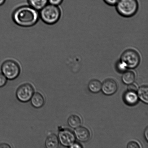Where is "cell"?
I'll use <instances>...</instances> for the list:
<instances>
[{
  "label": "cell",
  "instance_id": "obj_1",
  "mask_svg": "<svg viewBox=\"0 0 148 148\" xmlns=\"http://www.w3.org/2000/svg\"><path fill=\"white\" fill-rule=\"evenodd\" d=\"M39 18L38 11L30 5L18 7L12 14V19L14 23L23 27H32L38 22Z\"/></svg>",
  "mask_w": 148,
  "mask_h": 148
},
{
  "label": "cell",
  "instance_id": "obj_2",
  "mask_svg": "<svg viewBox=\"0 0 148 148\" xmlns=\"http://www.w3.org/2000/svg\"><path fill=\"white\" fill-rule=\"evenodd\" d=\"M40 17L46 24L52 25L57 23L61 16V11L58 6L49 4L40 10Z\"/></svg>",
  "mask_w": 148,
  "mask_h": 148
},
{
  "label": "cell",
  "instance_id": "obj_3",
  "mask_svg": "<svg viewBox=\"0 0 148 148\" xmlns=\"http://www.w3.org/2000/svg\"><path fill=\"white\" fill-rule=\"evenodd\" d=\"M115 5L117 13L121 16L126 18L134 16L139 9L137 0H119Z\"/></svg>",
  "mask_w": 148,
  "mask_h": 148
},
{
  "label": "cell",
  "instance_id": "obj_4",
  "mask_svg": "<svg viewBox=\"0 0 148 148\" xmlns=\"http://www.w3.org/2000/svg\"><path fill=\"white\" fill-rule=\"evenodd\" d=\"M141 58L137 50L132 49L124 51L120 57V60L127 69H134L140 64Z\"/></svg>",
  "mask_w": 148,
  "mask_h": 148
},
{
  "label": "cell",
  "instance_id": "obj_5",
  "mask_svg": "<svg viewBox=\"0 0 148 148\" xmlns=\"http://www.w3.org/2000/svg\"><path fill=\"white\" fill-rule=\"evenodd\" d=\"M1 72L8 80H14L19 76L21 69L19 65L14 60H8L1 65Z\"/></svg>",
  "mask_w": 148,
  "mask_h": 148
},
{
  "label": "cell",
  "instance_id": "obj_6",
  "mask_svg": "<svg viewBox=\"0 0 148 148\" xmlns=\"http://www.w3.org/2000/svg\"><path fill=\"white\" fill-rule=\"evenodd\" d=\"M34 93L33 86L29 83H25L20 85L16 92L17 99L21 103H27L30 101Z\"/></svg>",
  "mask_w": 148,
  "mask_h": 148
},
{
  "label": "cell",
  "instance_id": "obj_7",
  "mask_svg": "<svg viewBox=\"0 0 148 148\" xmlns=\"http://www.w3.org/2000/svg\"><path fill=\"white\" fill-rule=\"evenodd\" d=\"M58 136L59 143L65 147H70L75 141V134L69 129H60Z\"/></svg>",
  "mask_w": 148,
  "mask_h": 148
},
{
  "label": "cell",
  "instance_id": "obj_8",
  "mask_svg": "<svg viewBox=\"0 0 148 148\" xmlns=\"http://www.w3.org/2000/svg\"><path fill=\"white\" fill-rule=\"evenodd\" d=\"M118 86L116 82L114 79H108L103 82L101 89L103 94L107 95H113L116 92Z\"/></svg>",
  "mask_w": 148,
  "mask_h": 148
},
{
  "label": "cell",
  "instance_id": "obj_9",
  "mask_svg": "<svg viewBox=\"0 0 148 148\" xmlns=\"http://www.w3.org/2000/svg\"><path fill=\"white\" fill-rule=\"evenodd\" d=\"M74 134L75 138L79 141L84 143L88 141L91 138V134L89 130L85 127L81 126L75 128Z\"/></svg>",
  "mask_w": 148,
  "mask_h": 148
},
{
  "label": "cell",
  "instance_id": "obj_10",
  "mask_svg": "<svg viewBox=\"0 0 148 148\" xmlns=\"http://www.w3.org/2000/svg\"><path fill=\"white\" fill-rule=\"evenodd\" d=\"M30 101L34 108L39 109L42 108L45 104V99L43 95L38 92H34Z\"/></svg>",
  "mask_w": 148,
  "mask_h": 148
},
{
  "label": "cell",
  "instance_id": "obj_11",
  "mask_svg": "<svg viewBox=\"0 0 148 148\" xmlns=\"http://www.w3.org/2000/svg\"><path fill=\"white\" fill-rule=\"evenodd\" d=\"M59 144L58 136L54 133L49 134L45 141V146L47 148H57Z\"/></svg>",
  "mask_w": 148,
  "mask_h": 148
},
{
  "label": "cell",
  "instance_id": "obj_12",
  "mask_svg": "<svg viewBox=\"0 0 148 148\" xmlns=\"http://www.w3.org/2000/svg\"><path fill=\"white\" fill-rule=\"evenodd\" d=\"M124 99L127 105L133 106L137 103L138 97L136 92L127 91L124 94Z\"/></svg>",
  "mask_w": 148,
  "mask_h": 148
},
{
  "label": "cell",
  "instance_id": "obj_13",
  "mask_svg": "<svg viewBox=\"0 0 148 148\" xmlns=\"http://www.w3.org/2000/svg\"><path fill=\"white\" fill-rule=\"evenodd\" d=\"M29 5L37 11H40L47 5L48 0H27Z\"/></svg>",
  "mask_w": 148,
  "mask_h": 148
},
{
  "label": "cell",
  "instance_id": "obj_14",
  "mask_svg": "<svg viewBox=\"0 0 148 148\" xmlns=\"http://www.w3.org/2000/svg\"><path fill=\"white\" fill-rule=\"evenodd\" d=\"M137 95L138 98L143 102L148 103V88L147 86H143L137 90Z\"/></svg>",
  "mask_w": 148,
  "mask_h": 148
},
{
  "label": "cell",
  "instance_id": "obj_15",
  "mask_svg": "<svg viewBox=\"0 0 148 148\" xmlns=\"http://www.w3.org/2000/svg\"><path fill=\"white\" fill-rule=\"evenodd\" d=\"M135 74L132 71H127L124 72L122 76V80L126 85L133 83L135 79Z\"/></svg>",
  "mask_w": 148,
  "mask_h": 148
},
{
  "label": "cell",
  "instance_id": "obj_16",
  "mask_svg": "<svg viewBox=\"0 0 148 148\" xmlns=\"http://www.w3.org/2000/svg\"><path fill=\"white\" fill-rule=\"evenodd\" d=\"M67 123L69 127L75 129L81 126V120L78 116L73 114L70 116L68 118Z\"/></svg>",
  "mask_w": 148,
  "mask_h": 148
},
{
  "label": "cell",
  "instance_id": "obj_17",
  "mask_svg": "<svg viewBox=\"0 0 148 148\" xmlns=\"http://www.w3.org/2000/svg\"><path fill=\"white\" fill-rule=\"evenodd\" d=\"M101 83L97 79H93L89 82L88 84V88L91 92L97 93L101 90Z\"/></svg>",
  "mask_w": 148,
  "mask_h": 148
},
{
  "label": "cell",
  "instance_id": "obj_18",
  "mask_svg": "<svg viewBox=\"0 0 148 148\" xmlns=\"http://www.w3.org/2000/svg\"><path fill=\"white\" fill-rule=\"evenodd\" d=\"M116 68L117 70L120 72H125L127 69L124 64L120 60L118 61L116 64Z\"/></svg>",
  "mask_w": 148,
  "mask_h": 148
},
{
  "label": "cell",
  "instance_id": "obj_19",
  "mask_svg": "<svg viewBox=\"0 0 148 148\" xmlns=\"http://www.w3.org/2000/svg\"><path fill=\"white\" fill-rule=\"evenodd\" d=\"M8 79L2 73H0V88H2L6 85Z\"/></svg>",
  "mask_w": 148,
  "mask_h": 148
},
{
  "label": "cell",
  "instance_id": "obj_20",
  "mask_svg": "<svg viewBox=\"0 0 148 148\" xmlns=\"http://www.w3.org/2000/svg\"><path fill=\"white\" fill-rule=\"evenodd\" d=\"M127 148H140V146L137 142L131 141L127 145Z\"/></svg>",
  "mask_w": 148,
  "mask_h": 148
},
{
  "label": "cell",
  "instance_id": "obj_21",
  "mask_svg": "<svg viewBox=\"0 0 148 148\" xmlns=\"http://www.w3.org/2000/svg\"><path fill=\"white\" fill-rule=\"evenodd\" d=\"M138 88L137 86L134 84H129L127 86V91H133L137 92Z\"/></svg>",
  "mask_w": 148,
  "mask_h": 148
},
{
  "label": "cell",
  "instance_id": "obj_22",
  "mask_svg": "<svg viewBox=\"0 0 148 148\" xmlns=\"http://www.w3.org/2000/svg\"><path fill=\"white\" fill-rule=\"evenodd\" d=\"M119 1V0H103L106 4L110 6L115 5Z\"/></svg>",
  "mask_w": 148,
  "mask_h": 148
},
{
  "label": "cell",
  "instance_id": "obj_23",
  "mask_svg": "<svg viewBox=\"0 0 148 148\" xmlns=\"http://www.w3.org/2000/svg\"><path fill=\"white\" fill-rule=\"evenodd\" d=\"M64 0H48L49 4L53 5L59 6L63 3Z\"/></svg>",
  "mask_w": 148,
  "mask_h": 148
},
{
  "label": "cell",
  "instance_id": "obj_24",
  "mask_svg": "<svg viewBox=\"0 0 148 148\" xmlns=\"http://www.w3.org/2000/svg\"><path fill=\"white\" fill-rule=\"evenodd\" d=\"M69 147L72 148H82V147L79 143H75V142Z\"/></svg>",
  "mask_w": 148,
  "mask_h": 148
},
{
  "label": "cell",
  "instance_id": "obj_25",
  "mask_svg": "<svg viewBox=\"0 0 148 148\" xmlns=\"http://www.w3.org/2000/svg\"><path fill=\"white\" fill-rule=\"evenodd\" d=\"M10 145L6 143H2L0 144V148H11Z\"/></svg>",
  "mask_w": 148,
  "mask_h": 148
},
{
  "label": "cell",
  "instance_id": "obj_26",
  "mask_svg": "<svg viewBox=\"0 0 148 148\" xmlns=\"http://www.w3.org/2000/svg\"><path fill=\"white\" fill-rule=\"evenodd\" d=\"M144 135L145 138L146 139V140L148 141V127L146 128L145 130L144 133Z\"/></svg>",
  "mask_w": 148,
  "mask_h": 148
},
{
  "label": "cell",
  "instance_id": "obj_27",
  "mask_svg": "<svg viewBox=\"0 0 148 148\" xmlns=\"http://www.w3.org/2000/svg\"><path fill=\"white\" fill-rule=\"evenodd\" d=\"M6 0H0V6L3 5L5 3Z\"/></svg>",
  "mask_w": 148,
  "mask_h": 148
}]
</instances>
